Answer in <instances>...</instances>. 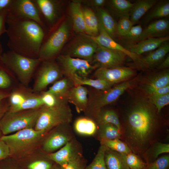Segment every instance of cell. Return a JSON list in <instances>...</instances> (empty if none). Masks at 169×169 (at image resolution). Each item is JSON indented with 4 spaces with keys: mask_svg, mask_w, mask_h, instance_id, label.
I'll list each match as a JSON object with an SVG mask.
<instances>
[{
    "mask_svg": "<svg viewBox=\"0 0 169 169\" xmlns=\"http://www.w3.org/2000/svg\"><path fill=\"white\" fill-rule=\"evenodd\" d=\"M143 91L130 101L121 124V137L132 152L138 155H144L156 142L161 127L159 113Z\"/></svg>",
    "mask_w": 169,
    "mask_h": 169,
    "instance_id": "6da1fadb",
    "label": "cell"
},
{
    "mask_svg": "<svg viewBox=\"0 0 169 169\" xmlns=\"http://www.w3.org/2000/svg\"><path fill=\"white\" fill-rule=\"evenodd\" d=\"M6 23L8 37L7 44L10 50L27 57L38 58L46 36L43 28L32 20L7 15Z\"/></svg>",
    "mask_w": 169,
    "mask_h": 169,
    "instance_id": "7a4b0ae2",
    "label": "cell"
},
{
    "mask_svg": "<svg viewBox=\"0 0 169 169\" xmlns=\"http://www.w3.org/2000/svg\"><path fill=\"white\" fill-rule=\"evenodd\" d=\"M67 102H60L52 107L42 106L34 129L46 133L55 126L69 123L72 114Z\"/></svg>",
    "mask_w": 169,
    "mask_h": 169,
    "instance_id": "3957f363",
    "label": "cell"
},
{
    "mask_svg": "<svg viewBox=\"0 0 169 169\" xmlns=\"http://www.w3.org/2000/svg\"><path fill=\"white\" fill-rule=\"evenodd\" d=\"M0 61L9 71L14 73L21 81L26 84L42 61L39 58L27 57L10 50L2 54Z\"/></svg>",
    "mask_w": 169,
    "mask_h": 169,
    "instance_id": "277c9868",
    "label": "cell"
},
{
    "mask_svg": "<svg viewBox=\"0 0 169 169\" xmlns=\"http://www.w3.org/2000/svg\"><path fill=\"white\" fill-rule=\"evenodd\" d=\"M41 107L10 112L8 111L0 120V129L4 135L34 126Z\"/></svg>",
    "mask_w": 169,
    "mask_h": 169,
    "instance_id": "5b68a950",
    "label": "cell"
},
{
    "mask_svg": "<svg viewBox=\"0 0 169 169\" xmlns=\"http://www.w3.org/2000/svg\"><path fill=\"white\" fill-rule=\"evenodd\" d=\"M45 133L33 128L23 129L10 135H3L0 140L5 142L8 146L11 155L22 152L40 140Z\"/></svg>",
    "mask_w": 169,
    "mask_h": 169,
    "instance_id": "8992f818",
    "label": "cell"
},
{
    "mask_svg": "<svg viewBox=\"0 0 169 169\" xmlns=\"http://www.w3.org/2000/svg\"><path fill=\"white\" fill-rule=\"evenodd\" d=\"M69 34L68 25L64 21L47 39L44 40L40 50L38 58L42 61H49L57 56L66 41Z\"/></svg>",
    "mask_w": 169,
    "mask_h": 169,
    "instance_id": "52a82bcc",
    "label": "cell"
},
{
    "mask_svg": "<svg viewBox=\"0 0 169 169\" xmlns=\"http://www.w3.org/2000/svg\"><path fill=\"white\" fill-rule=\"evenodd\" d=\"M57 59L63 74L71 79L74 78H87L97 67L92 65L87 60L74 58L68 54H59Z\"/></svg>",
    "mask_w": 169,
    "mask_h": 169,
    "instance_id": "ba28073f",
    "label": "cell"
},
{
    "mask_svg": "<svg viewBox=\"0 0 169 169\" xmlns=\"http://www.w3.org/2000/svg\"><path fill=\"white\" fill-rule=\"evenodd\" d=\"M140 77H135L131 79L116 85L95 97L88 106L90 105L97 113L103 107L116 101L128 89L135 86L139 81Z\"/></svg>",
    "mask_w": 169,
    "mask_h": 169,
    "instance_id": "9c48e42d",
    "label": "cell"
},
{
    "mask_svg": "<svg viewBox=\"0 0 169 169\" xmlns=\"http://www.w3.org/2000/svg\"><path fill=\"white\" fill-rule=\"evenodd\" d=\"M8 9L7 16L32 20L45 30L38 8L33 0H12Z\"/></svg>",
    "mask_w": 169,
    "mask_h": 169,
    "instance_id": "30bf717a",
    "label": "cell"
},
{
    "mask_svg": "<svg viewBox=\"0 0 169 169\" xmlns=\"http://www.w3.org/2000/svg\"><path fill=\"white\" fill-rule=\"evenodd\" d=\"M38 71L33 90L39 92L49 84L56 82L63 74L59 66L51 61H42Z\"/></svg>",
    "mask_w": 169,
    "mask_h": 169,
    "instance_id": "8fae6325",
    "label": "cell"
},
{
    "mask_svg": "<svg viewBox=\"0 0 169 169\" xmlns=\"http://www.w3.org/2000/svg\"><path fill=\"white\" fill-rule=\"evenodd\" d=\"M127 57L121 51L98 46L93 58L97 67L112 68L123 66Z\"/></svg>",
    "mask_w": 169,
    "mask_h": 169,
    "instance_id": "7c38bea8",
    "label": "cell"
},
{
    "mask_svg": "<svg viewBox=\"0 0 169 169\" xmlns=\"http://www.w3.org/2000/svg\"><path fill=\"white\" fill-rule=\"evenodd\" d=\"M169 51V44L166 41L156 49L148 52L146 55H141L133 62L131 67L142 70L156 69L168 54Z\"/></svg>",
    "mask_w": 169,
    "mask_h": 169,
    "instance_id": "4fadbf2b",
    "label": "cell"
},
{
    "mask_svg": "<svg viewBox=\"0 0 169 169\" xmlns=\"http://www.w3.org/2000/svg\"><path fill=\"white\" fill-rule=\"evenodd\" d=\"M136 71L131 67L122 66L112 68H98L95 71L96 79H103L114 84L133 79Z\"/></svg>",
    "mask_w": 169,
    "mask_h": 169,
    "instance_id": "5bb4252c",
    "label": "cell"
},
{
    "mask_svg": "<svg viewBox=\"0 0 169 169\" xmlns=\"http://www.w3.org/2000/svg\"><path fill=\"white\" fill-rule=\"evenodd\" d=\"M141 81V88L146 95L159 88L169 85L168 69L150 74Z\"/></svg>",
    "mask_w": 169,
    "mask_h": 169,
    "instance_id": "9a60e30c",
    "label": "cell"
},
{
    "mask_svg": "<svg viewBox=\"0 0 169 169\" xmlns=\"http://www.w3.org/2000/svg\"><path fill=\"white\" fill-rule=\"evenodd\" d=\"M33 0L38 8L43 24L44 21H45L50 27H53L58 19L59 2L52 0Z\"/></svg>",
    "mask_w": 169,
    "mask_h": 169,
    "instance_id": "2e32d148",
    "label": "cell"
},
{
    "mask_svg": "<svg viewBox=\"0 0 169 169\" xmlns=\"http://www.w3.org/2000/svg\"><path fill=\"white\" fill-rule=\"evenodd\" d=\"M86 35L94 41L98 46L123 52L130 58L133 62L141 56L131 52L126 48L117 43L108 34L99 23V33L97 36Z\"/></svg>",
    "mask_w": 169,
    "mask_h": 169,
    "instance_id": "e0dca14e",
    "label": "cell"
},
{
    "mask_svg": "<svg viewBox=\"0 0 169 169\" xmlns=\"http://www.w3.org/2000/svg\"><path fill=\"white\" fill-rule=\"evenodd\" d=\"M84 35L87 38L79 41L74 45L68 55L90 62L93 58L98 45L86 35Z\"/></svg>",
    "mask_w": 169,
    "mask_h": 169,
    "instance_id": "ac0fdd59",
    "label": "cell"
},
{
    "mask_svg": "<svg viewBox=\"0 0 169 169\" xmlns=\"http://www.w3.org/2000/svg\"><path fill=\"white\" fill-rule=\"evenodd\" d=\"M169 21L166 18L159 19L151 22L144 29L137 42L148 38H156L167 35Z\"/></svg>",
    "mask_w": 169,
    "mask_h": 169,
    "instance_id": "d6986e66",
    "label": "cell"
},
{
    "mask_svg": "<svg viewBox=\"0 0 169 169\" xmlns=\"http://www.w3.org/2000/svg\"><path fill=\"white\" fill-rule=\"evenodd\" d=\"M169 36L156 38H148L136 44H129L126 48L131 52L138 55L155 50L162 44L168 41Z\"/></svg>",
    "mask_w": 169,
    "mask_h": 169,
    "instance_id": "ffe728a7",
    "label": "cell"
},
{
    "mask_svg": "<svg viewBox=\"0 0 169 169\" xmlns=\"http://www.w3.org/2000/svg\"><path fill=\"white\" fill-rule=\"evenodd\" d=\"M88 92L87 89L83 85H74L68 94L67 101L74 105L78 112L85 111L88 105Z\"/></svg>",
    "mask_w": 169,
    "mask_h": 169,
    "instance_id": "44dd1931",
    "label": "cell"
},
{
    "mask_svg": "<svg viewBox=\"0 0 169 169\" xmlns=\"http://www.w3.org/2000/svg\"><path fill=\"white\" fill-rule=\"evenodd\" d=\"M74 86L72 80L66 77L55 82L45 92L53 95L59 101L68 102L67 98L68 94Z\"/></svg>",
    "mask_w": 169,
    "mask_h": 169,
    "instance_id": "7402d4cb",
    "label": "cell"
},
{
    "mask_svg": "<svg viewBox=\"0 0 169 169\" xmlns=\"http://www.w3.org/2000/svg\"><path fill=\"white\" fill-rule=\"evenodd\" d=\"M73 143L69 141L59 150L48 155V157L62 166L79 154L74 150Z\"/></svg>",
    "mask_w": 169,
    "mask_h": 169,
    "instance_id": "603a6c76",
    "label": "cell"
},
{
    "mask_svg": "<svg viewBox=\"0 0 169 169\" xmlns=\"http://www.w3.org/2000/svg\"><path fill=\"white\" fill-rule=\"evenodd\" d=\"M125 155L106 147L104 160L107 169H130L128 166Z\"/></svg>",
    "mask_w": 169,
    "mask_h": 169,
    "instance_id": "cb8c5ba5",
    "label": "cell"
},
{
    "mask_svg": "<svg viewBox=\"0 0 169 169\" xmlns=\"http://www.w3.org/2000/svg\"><path fill=\"white\" fill-rule=\"evenodd\" d=\"M156 0H139L134 3L130 12L129 18L134 24L156 4Z\"/></svg>",
    "mask_w": 169,
    "mask_h": 169,
    "instance_id": "d4e9b609",
    "label": "cell"
},
{
    "mask_svg": "<svg viewBox=\"0 0 169 169\" xmlns=\"http://www.w3.org/2000/svg\"><path fill=\"white\" fill-rule=\"evenodd\" d=\"M69 137L64 133L55 132L51 135L45 141L43 145L44 151L53 152L64 146L70 141Z\"/></svg>",
    "mask_w": 169,
    "mask_h": 169,
    "instance_id": "484cf974",
    "label": "cell"
},
{
    "mask_svg": "<svg viewBox=\"0 0 169 169\" xmlns=\"http://www.w3.org/2000/svg\"><path fill=\"white\" fill-rule=\"evenodd\" d=\"M99 23L113 38L118 36L116 30L117 23L105 10L99 8L98 11Z\"/></svg>",
    "mask_w": 169,
    "mask_h": 169,
    "instance_id": "4316f807",
    "label": "cell"
},
{
    "mask_svg": "<svg viewBox=\"0 0 169 169\" xmlns=\"http://www.w3.org/2000/svg\"><path fill=\"white\" fill-rule=\"evenodd\" d=\"M70 11L74 29L78 32L85 33L83 10L79 2H72L70 4Z\"/></svg>",
    "mask_w": 169,
    "mask_h": 169,
    "instance_id": "83f0119b",
    "label": "cell"
},
{
    "mask_svg": "<svg viewBox=\"0 0 169 169\" xmlns=\"http://www.w3.org/2000/svg\"><path fill=\"white\" fill-rule=\"evenodd\" d=\"M146 16L145 22L148 23L155 19H161L169 15V1H157Z\"/></svg>",
    "mask_w": 169,
    "mask_h": 169,
    "instance_id": "f1b7e54d",
    "label": "cell"
},
{
    "mask_svg": "<svg viewBox=\"0 0 169 169\" xmlns=\"http://www.w3.org/2000/svg\"><path fill=\"white\" fill-rule=\"evenodd\" d=\"M74 128L79 134L84 136H92L96 132L97 129L95 122L87 117L77 119L74 123Z\"/></svg>",
    "mask_w": 169,
    "mask_h": 169,
    "instance_id": "f546056e",
    "label": "cell"
},
{
    "mask_svg": "<svg viewBox=\"0 0 169 169\" xmlns=\"http://www.w3.org/2000/svg\"><path fill=\"white\" fill-rule=\"evenodd\" d=\"M85 33L88 35L95 36L99 33V22L98 17L91 10H83Z\"/></svg>",
    "mask_w": 169,
    "mask_h": 169,
    "instance_id": "4dcf8cb0",
    "label": "cell"
},
{
    "mask_svg": "<svg viewBox=\"0 0 169 169\" xmlns=\"http://www.w3.org/2000/svg\"><path fill=\"white\" fill-rule=\"evenodd\" d=\"M44 105L41 96H31L27 97L24 101L19 105H11L8 111L15 112L37 108Z\"/></svg>",
    "mask_w": 169,
    "mask_h": 169,
    "instance_id": "1f68e13d",
    "label": "cell"
},
{
    "mask_svg": "<svg viewBox=\"0 0 169 169\" xmlns=\"http://www.w3.org/2000/svg\"><path fill=\"white\" fill-rule=\"evenodd\" d=\"M71 79L74 85H87L103 91L109 90L114 85L106 80L98 79H92L88 78L82 79L74 78Z\"/></svg>",
    "mask_w": 169,
    "mask_h": 169,
    "instance_id": "d6a6232c",
    "label": "cell"
},
{
    "mask_svg": "<svg viewBox=\"0 0 169 169\" xmlns=\"http://www.w3.org/2000/svg\"><path fill=\"white\" fill-rule=\"evenodd\" d=\"M96 120L99 125L111 124L121 130V125L119 117L113 110H100L97 113Z\"/></svg>",
    "mask_w": 169,
    "mask_h": 169,
    "instance_id": "836d02e7",
    "label": "cell"
},
{
    "mask_svg": "<svg viewBox=\"0 0 169 169\" xmlns=\"http://www.w3.org/2000/svg\"><path fill=\"white\" fill-rule=\"evenodd\" d=\"M99 125L100 140H112L121 138V130L115 125L111 124Z\"/></svg>",
    "mask_w": 169,
    "mask_h": 169,
    "instance_id": "e575fe53",
    "label": "cell"
},
{
    "mask_svg": "<svg viewBox=\"0 0 169 169\" xmlns=\"http://www.w3.org/2000/svg\"><path fill=\"white\" fill-rule=\"evenodd\" d=\"M110 2L112 7L120 18L129 17L130 12L134 3L126 0H112Z\"/></svg>",
    "mask_w": 169,
    "mask_h": 169,
    "instance_id": "d590c367",
    "label": "cell"
},
{
    "mask_svg": "<svg viewBox=\"0 0 169 169\" xmlns=\"http://www.w3.org/2000/svg\"><path fill=\"white\" fill-rule=\"evenodd\" d=\"M101 145H103L110 149L123 154L132 152L124 142L118 139L112 140H100Z\"/></svg>",
    "mask_w": 169,
    "mask_h": 169,
    "instance_id": "8d00e7d4",
    "label": "cell"
},
{
    "mask_svg": "<svg viewBox=\"0 0 169 169\" xmlns=\"http://www.w3.org/2000/svg\"><path fill=\"white\" fill-rule=\"evenodd\" d=\"M106 148V146L101 145L94 160L86 169H107L104 160Z\"/></svg>",
    "mask_w": 169,
    "mask_h": 169,
    "instance_id": "74e56055",
    "label": "cell"
},
{
    "mask_svg": "<svg viewBox=\"0 0 169 169\" xmlns=\"http://www.w3.org/2000/svg\"><path fill=\"white\" fill-rule=\"evenodd\" d=\"M127 164L130 169H146L147 164L137 155L131 152L125 155Z\"/></svg>",
    "mask_w": 169,
    "mask_h": 169,
    "instance_id": "f35d334b",
    "label": "cell"
},
{
    "mask_svg": "<svg viewBox=\"0 0 169 169\" xmlns=\"http://www.w3.org/2000/svg\"><path fill=\"white\" fill-rule=\"evenodd\" d=\"M134 25L129 17H124L120 18L116 25L118 35L121 38L124 36Z\"/></svg>",
    "mask_w": 169,
    "mask_h": 169,
    "instance_id": "ab89813d",
    "label": "cell"
},
{
    "mask_svg": "<svg viewBox=\"0 0 169 169\" xmlns=\"http://www.w3.org/2000/svg\"><path fill=\"white\" fill-rule=\"evenodd\" d=\"M147 96L149 102L156 107L158 113L160 112L163 107L169 104V93L158 96Z\"/></svg>",
    "mask_w": 169,
    "mask_h": 169,
    "instance_id": "60d3db41",
    "label": "cell"
},
{
    "mask_svg": "<svg viewBox=\"0 0 169 169\" xmlns=\"http://www.w3.org/2000/svg\"><path fill=\"white\" fill-rule=\"evenodd\" d=\"M169 167V155H167L147 164L146 169H168Z\"/></svg>",
    "mask_w": 169,
    "mask_h": 169,
    "instance_id": "b9f144b4",
    "label": "cell"
},
{
    "mask_svg": "<svg viewBox=\"0 0 169 169\" xmlns=\"http://www.w3.org/2000/svg\"><path fill=\"white\" fill-rule=\"evenodd\" d=\"M151 146L153 147L151 148V151L146 152L145 153L151 152L150 157H151V159L153 160H156L158 156L161 154L169 152V144L168 143L155 142L153 146Z\"/></svg>",
    "mask_w": 169,
    "mask_h": 169,
    "instance_id": "7bdbcfd3",
    "label": "cell"
},
{
    "mask_svg": "<svg viewBox=\"0 0 169 169\" xmlns=\"http://www.w3.org/2000/svg\"><path fill=\"white\" fill-rule=\"evenodd\" d=\"M143 29L140 24L133 26L127 33L121 38L130 42H136L141 35Z\"/></svg>",
    "mask_w": 169,
    "mask_h": 169,
    "instance_id": "ee69618b",
    "label": "cell"
},
{
    "mask_svg": "<svg viewBox=\"0 0 169 169\" xmlns=\"http://www.w3.org/2000/svg\"><path fill=\"white\" fill-rule=\"evenodd\" d=\"M8 70L0 61V89H5L11 84V81L8 73Z\"/></svg>",
    "mask_w": 169,
    "mask_h": 169,
    "instance_id": "f6af8a7d",
    "label": "cell"
},
{
    "mask_svg": "<svg viewBox=\"0 0 169 169\" xmlns=\"http://www.w3.org/2000/svg\"><path fill=\"white\" fill-rule=\"evenodd\" d=\"M63 169H84V166L79 153L66 164L61 166Z\"/></svg>",
    "mask_w": 169,
    "mask_h": 169,
    "instance_id": "bcb514c9",
    "label": "cell"
},
{
    "mask_svg": "<svg viewBox=\"0 0 169 169\" xmlns=\"http://www.w3.org/2000/svg\"><path fill=\"white\" fill-rule=\"evenodd\" d=\"M41 97L44 105L48 107H52L60 102H65L59 101L53 95L45 92L43 93Z\"/></svg>",
    "mask_w": 169,
    "mask_h": 169,
    "instance_id": "7dc6e473",
    "label": "cell"
},
{
    "mask_svg": "<svg viewBox=\"0 0 169 169\" xmlns=\"http://www.w3.org/2000/svg\"><path fill=\"white\" fill-rule=\"evenodd\" d=\"M51 164L49 162L44 160L35 161L29 164L28 169H51Z\"/></svg>",
    "mask_w": 169,
    "mask_h": 169,
    "instance_id": "c3c4849f",
    "label": "cell"
},
{
    "mask_svg": "<svg viewBox=\"0 0 169 169\" xmlns=\"http://www.w3.org/2000/svg\"><path fill=\"white\" fill-rule=\"evenodd\" d=\"M11 105H16L23 102L26 98L23 94L18 92L13 93L9 96Z\"/></svg>",
    "mask_w": 169,
    "mask_h": 169,
    "instance_id": "681fc988",
    "label": "cell"
},
{
    "mask_svg": "<svg viewBox=\"0 0 169 169\" xmlns=\"http://www.w3.org/2000/svg\"><path fill=\"white\" fill-rule=\"evenodd\" d=\"M10 155L8 145L5 142L0 140V161L6 159Z\"/></svg>",
    "mask_w": 169,
    "mask_h": 169,
    "instance_id": "f907efd6",
    "label": "cell"
},
{
    "mask_svg": "<svg viewBox=\"0 0 169 169\" xmlns=\"http://www.w3.org/2000/svg\"><path fill=\"white\" fill-rule=\"evenodd\" d=\"M8 13V9H4L0 12V37L3 33H6L7 29L5 23Z\"/></svg>",
    "mask_w": 169,
    "mask_h": 169,
    "instance_id": "816d5d0a",
    "label": "cell"
},
{
    "mask_svg": "<svg viewBox=\"0 0 169 169\" xmlns=\"http://www.w3.org/2000/svg\"><path fill=\"white\" fill-rule=\"evenodd\" d=\"M169 93V85L158 89L147 95L158 96Z\"/></svg>",
    "mask_w": 169,
    "mask_h": 169,
    "instance_id": "f5cc1de1",
    "label": "cell"
},
{
    "mask_svg": "<svg viewBox=\"0 0 169 169\" xmlns=\"http://www.w3.org/2000/svg\"><path fill=\"white\" fill-rule=\"evenodd\" d=\"M169 67V54H168L156 69L163 70L168 69Z\"/></svg>",
    "mask_w": 169,
    "mask_h": 169,
    "instance_id": "db71d44e",
    "label": "cell"
},
{
    "mask_svg": "<svg viewBox=\"0 0 169 169\" xmlns=\"http://www.w3.org/2000/svg\"><path fill=\"white\" fill-rule=\"evenodd\" d=\"M12 1V0H0V12L8 9Z\"/></svg>",
    "mask_w": 169,
    "mask_h": 169,
    "instance_id": "11a10c76",
    "label": "cell"
},
{
    "mask_svg": "<svg viewBox=\"0 0 169 169\" xmlns=\"http://www.w3.org/2000/svg\"><path fill=\"white\" fill-rule=\"evenodd\" d=\"M0 101V120L7 111V106L3 100Z\"/></svg>",
    "mask_w": 169,
    "mask_h": 169,
    "instance_id": "9f6ffc18",
    "label": "cell"
},
{
    "mask_svg": "<svg viewBox=\"0 0 169 169\" xmlns=\"http://www.w3.org/2000/svg\"><path fill=\"white\" fill-rule=\"evenodd\" d=\"M93 4L95 6L100 7L103 6L105 3V0H94L93 1Z\"/></svg>",
    "mask_w": 169,
    "mask_h": 169,
    "instance_id": "6f0895ef",
    "label": "cell"
},
{
    "mask_svg": "<svg viewBox=\"0 0 169 169\" xmlns=\"http://www.w3.org/2000/svg\"><path fill=\"white\" fill-rule=\"evenodd\" d=\"M10 95L8 93L0 91V101L9 97Z\"/></svg>",
    "mask_w": 169,
    "mask_h": 169,
    "instance_id": "680465c9",
    "label": "cell"
},
{
    "mask_svg": "<svg viewBox=\"0 0 169 169\" xmlns=\"http://www.w3.org/2000/svg\"><path fill=\"white\" fill-rule=\"evenodd\" d=\"M2 45L0 42V60L2 54Z\"/></svg>",
    "mask_w": 169,
    "mask_h": 169,
    "instance_id": "91938a15",
    "label": "cell"
},
{
    "mask_svg": "<svg viewBox=\"0 0 169 169\" xmlns=\"http://www.w3.org/2000/svg\"><path fill=\"white\" fill-rule=\"evenodd\" d=\"M51 169H63L61 166L60 168L59 167L57 166H55L53 167Z\"/></svg>",
    "mask_w": 169,
    "mask_h": 169,
    "instance_id": "94428289",
    "label": "cell"
},
{
    "mask_svg": "<svg viewBox=\"0 0 169 169\" xmlns=\"http://www.w3.org/2000/svg\"><path fill=\"white\" fill-rule=\"evenodd\" d=\"M0 169H13L11 168L7 167H3L1 168H0Z\"/></svg>",
    "mask_w": 169,
    "mask_h": 169,
    "instance_id": "6125c7cd",
    "label": "cell"
},
{
    "mask_svg": "<svg viewBox=\"0 0 169 169\" xmlns=\"http://www.w3.org/2000/svg\"><path fill=\"white\" fill-rule=\"evenodd\" d=\"M1 133H2V132L0 129V139L2 136L1 135Z\"/></svg>",
    "mask_w": 169,
    "mask_h": 169,
    "instance_id": "be15d7a7",
    "label": "cell"
}]
</instances>
